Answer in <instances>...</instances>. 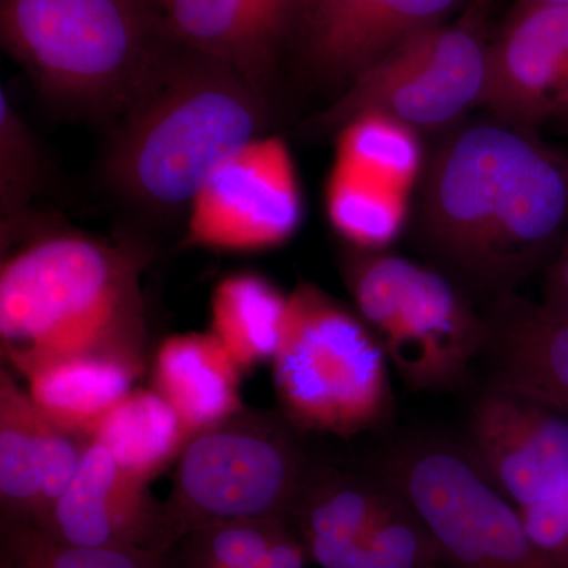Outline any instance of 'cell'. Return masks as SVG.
Wrapping results in <instances>:
<instances>
[{
    "label": "cell",
    "mask_w": 568,
    "mask_h": 568,
    "mask_svg": "<svg viewBox=\"0 0 568 568\" xmlns=\"http://www.w3.org/2000/svg\"><path fill=\"white\" fill-rule=\"evenodd\" d=\"M568 230V152L504 122L452 134L424 173L420 233L459 291L514 294Z\"/></svg>",
    "instance_id": "obj_1"
},
{
    "label": "cell",
    "mask_w": 568,
    "mask_h": 568,
    "mask_svg": "<svg viewBox=\"0 0 568 568\" xmlns=\"http://www.w3.org/2000/svg\"><path fill=\"white\" fill-rule=\"evenodd\" d=\"M265 91L226 63L173 44L118 119L104 159L112 192L153 216L189 212L211 175L264 136Z\"/></svg>",
    "instance_id": "obj_2"
},
{
    "label": "cell",
    "mask_w": 568,
    "mask_h": 568,
    "mask_svg": "<svg viewBox=\"0 0 568 568\" xmlns=\"http://www.w3.org/2000/svg\"><path fill=\"white\" fill-rule=\"evenodd\" d=\"M144 250L74 233L44 234L0 271V339L11 366L73 355L141 357Z\"/></svg>",
    "instance_id": "obj_3"
},
{
    "label": "cell",
    "mask_w": 568,
    "mask_h": 568,
    "mask_svg": "<svg viewBox=\"0 0 568 568\" xmlns=\"http://www.w3.org/2000/svg\"><path fill=\"white\" fill-rule=\"evenodd\" d=\"M0 40L47 99L115 121L174 44L149 0H0Z\"/></svg>",
    "instance_id": "obj_4"
},
{
    "label": "cell",
    "mask_w": 568,
    "mask_h": 568,
    "mask_svg": "<svg viewBox=\"0 0 568 568\" xmlns=\"http://www.w3.org/2000/svg\"><path fill=\"white\" fill-rule=\"evenodd\" d=\"M388 361L372 328L313 284L287 294L272 366L282 414L301 433L354 437L394 407Z\"/></svg>",
    "instance_id": "obj_5"
},
{
    "label": "cell",
    "mask_w": 568,
    "mask_h": 568,
    "mask_svg": "<svg viewBox=\"0 0 568 568\" xmlns=\"http://www.w3.org/2000/svg\"><path fill=\"white\" fill-rule=\"evenodd\" d=\"M357 315L413 392L457 390L485 342L484 315L446 275L383 250L345 261Z\"/></svg>",
    "instance_id": "obj_6"
},
{
    "label": "cell",
    "mask_w": 568,
    "mask_h": 568,
    "mask_svg": "<svg viewBox=\"0 0 568 568\" xmlns=\"http://www.w3.org/2000/svg\"><path fill=\"white\" fill-rule=\"evenodd\" d=\"M298 433L283 414L242 409L193 436L164 503L170 551L212 523L290 519L313 470Z\"/></svg>",
    "instance_id": "obj_7"
},
{
    "label": "cell",
    "mask_w": 568,
    "mask_h": 568,
    "mask_svg": "<svg viewBox=\"0 0 568 568\" xmlns=\"http://www.w3.org/2000/svg\"><path fill=\"white\" fill-rule=\"evenodd\" d=\"M376 470L424 519L440 568H568L538 547L518 507L485 480L462 447L406 440L388 448Z\"/></svg>",
    "instance_id": "obj_8"
},
{
    "label": "cell",
    "mask_w": 568,
    "mask_h": 568,
    "mask_svg": "<svg viewBox=\"0 0 568 568\" xmlns=\"http://www.w3.org/2000/svg\"><path fill=\"white\" fill-rule=\"evenodd\" d=\"M487 55L488 44L467 26L425 29L355 78L313 126L339 132L368 114L387 115L413 130L450 125L480 104Z\"/></svg>",
    "instance_id": "obj_9"
},
{
    "label": "cell",
    "mask_w": 568,
    "mask_h": 568,
    "mask_svg": "<svg viewBox=\"0 0 568 568\" xmlns=\"http://www.w3.org/2000/svg\"><path fill=\"white\" fill-rule=\"evenodd\" d=\"M302 194L286 144L261 136L211 175L186 212V242L223 252H260L293 237Z\"/></svg>",
    "instance_id": "obj_10"
},
{
    "label": "cell",
    "mask_w": 568,
    "mask_h": 568,
    "mask_svg": "<svg viewBox=\"0 0 568 568\" xmlns=\"http://www.w3.org/2000/svg\"><path fill=\"white\" fill-rule=\"evenodd\" d=\"M462 448L515 507L547 503L568 488V417L510 388L487 384Z\"/></svg>",
    "instance_id": "obj_11"
},
{
    "label": "cell",
    "mask_w": 568,
    "mask_h": 568,
    "mask_svg": "<svg viewBox=\"0 0 568 568\" xmlns=\"http://www.w3.org/2000/svg\"><path fill=\"white\" fill-rule=\"evenodd\" d=\"M28 525L77 547L170 551L164 503L152 496L148 481L126 473L91 440L69 487Z\"/></svg>",
    "instance_id": "obj_12"
},
{
    "label": "cell",
    "mask_w": 568,
    "mask_h": 568,
    "mask_svg": "<svg viewBox=\"0 0 568 568\" xmlns=\"http://www.w3.org/2000/svg\"><path fill=\"white\" fill-rule=\"evenodd\" d=\"M568 97V7L521 6L488 47L480 104L500 122L534 130Z\"/></svg>",
    "instance_id": "obj_13"
},
{
    "label": "cell",
    "mask_w": 568,
    "mask_h": 568,
    "mask_svg": "<svg viewBox=\"0 0 568 568\" xmlns=\"http://www.w3.org/2000/svg\"><path fill=\"white\" fill-rule=\"evenodd\" d=\"M463 0H308L298 37L321 80L351 84L402 41L444 24Z\"/></svg>",
    "instance_id": "obj_14"
},
{
    "label": "cell",
    "mask_w": 568,
    "mask_h": 568,
    "mask_svg": "<svg viewBox=\"0 0 568 568\" xmlns=\"http://www.w3.org/2000/svg\"><path fill=\"white\" fill-rule=\"evenodd\" d=\"M308 0H163L168 36L179 47L226 63L267 88L280 58L298 43Z\"/></svg>",
    "instance_id": "obj_15"
},
{
    "label": "cell",
    "mask_w": 568,
    "mask_h": 568,
    "mask_svg": "<svg viewBox=\"0 0 568 568\" xmlns=\"http://www.w3.org/2000/svg\"><path fill=\"white\" fill-rule=\"evenodd\" d=\"M89 440L44 416L10 372L0 375L3 523H36L69 487Z\"/></svg>",
    "instance_id": "obj_16"
},
{
    "label": "cell",
    "mask_w": 568,
    "mask_h": 568,
    "mask_svg": "<svg viewBox=\"0 0 568 568\" xmlns=\"http://www.w3.org/2000/svg\"><path fill=\"white\" fill-rule=\"evenodd\" d=\"M480 357L488 386L510 388L568 417V316L508 294L488 306Z\"/></svg>",
    "instance_id": "obj_17"
},
{
    "label": "cell",
    "mask_w": 568,
    "mask_h": 568,
    "mask_svg": "<svg viewBox=\"0 0 568 568\" xmlns=\"http://www.w3.org/2000/svg\"><path fill=\"white\" fill-rule=\"evenodd\" d=\"M388 491L377 470L368 477L313 467L290 517L308 559L321 568H376L369 537Z\"/></svg>",
    "instance_id": "obj_18"
},
{
    "label": "cell",
    "mask_w": 568,
    "mask_h": 568,
    "mask_svg": "<svg viewBox=\"0 0 568 568\" xmlns=\"http://www.w3.org/2000/svg\"><path fill=\"white\" fill-rule=\"evenodd\" d=\"M242 372L211 334L171 336L153 362V390L170 403L190 439L241 413Z\"/></svg>",
    "instance_id": "obj_19"
},
{
    "label": "cell",
    "mask_w": 568,
    "mask_h": 568,
    "mask_svg": "<svg viewBox=\"0 0 568 568\" xmlns=\"http://www.w3.org/2000/svg\"><path fill=\"white\" fill-rule=\"evenodd\" d=\"M141 366L134 355H73L43 362L22 377L44 416L89 440L93 426L133 390Z\"/></svg>",
    "instance_id": "obj_20"
},
{
    "label": "cell",
    "mask_w": 568,
    "mask_h": 568,
    "mask_svg": "<svg viewBox=\"0 0 568 568\" xmlns=\"http://www.w3.org/2000/svg\"><path fill=\"white\" fill-rule=\"evenodd\" d=\"M89 440L122 469L151 481L181 457L189 433L170 403L155 390H132L93 426Z\"/></svg>",
    "instance_id": "obj_21"
},
{
    "label": "cell",
    "mask_w": 568,
    "mask_h": 568,
    "mask_svg": "<svg viewBox=\"0 0 568 568\" xmlns=\"http://www.w3.org/2000/svg\"><path fill=\"white\" fill-rule=\"evenodd\" d=\"M287 295L252 274L227 276L213 291L209 334L242 373L272 361L282 336Z\"/></svg>",
    "instance_id": "obj_22"
},
{
    "label": "cell",
    "mask_w": 568,
    "mask_h": 568,
    "mask_svg": "<svg viewBox=\"0 0 568 568\" xmlns=\"http://www.w3.org/2000/svg\"><path fill=\"white\" fill-rule=\"evenodd\" d=\"M332 224L358 250H383L406 219V192L335 164L327 190Z\"/></svg>",
    "instance_id": "obj_23"
},
{
    "label": "cell",
    "mask_w": 568,
    "mask_h": 568,
    "mask_svg": "<svg viewBox=\"0 0 568 568\" xmlns=\"http://www.w3.org/2000/svg\"><path fill=\"white\" fill-rule=\"evenodd\" d=\"M336 164L407 192L422 168L416 130L387 115L354 119L339 130Z\"/></svg>",
    "instance_id": "obj_24"
},
{
    "label": "cell",
    "mask_w": 568,
    "mask_h": 568,
    "mask_svg": "<svg viewBox=\"0 0 568 568\" xmlns=\"http://www.w3.org/2000/svg\"><path fill=\"white\" fill-rule=\"evenodd\" d=\"M291 528L290 519H233L201 526L168 552L171 568H256Z\"/></svg>",
    "instance_id": "obj_25"
},
{
    "label": "cell",
    "mask_w": 568,
    "mask_h": 568,
    "mask_svg": "<svg viewBox=\"0 0 568 568\" xmlns=\"http://www.w3.org/2000/svg\"><path fill=\"white\" fill-rule=\"evenodd\" d=\"M0 568H171L151 549L63 544L28 523H3Z\"/></svg>",
    "instance_id": "obj_26"
},
{
    "label": "cell",
    "mask_w": 568,
    "mask_h": 568,
    "mask_svg": "<svg viewBox=\"0 0 568 568\" xmlns=\"http://www.w3.org/2000/svg\"><path fill=\"white\" fill-rule=\"evenodd\" d=\"M43 181L40 149L28 123L0 93V219L2 241L20 233Z\"/></svg>",
    "instance_id": "obj_27"
},
{
    "label": "cell",
    "mask_w": 568,
    "mask_h": 568,
    "mask_svg": "<svg viewBox=\"0 0 568 568\" xmlns=\"http://www.w3.org/2000/svg\"><path fill=\"white\" fill-rule=\"evenodd\" d=\"M369 548L376 568H440L435 538L394 484L369 537Z\"/></svg>",
    "instance_id": "obj_28"
},
{
    "label": "cell",
    "mask_w": 568,
    "mask_h": 568,
    "mask_svg": "<svg viewBox=\"0 0 568 568\" xmlns=\"http://www.w3.org/2000/svg\"><path fill=\"white\" fill-rule=\"evenodd\" d=\"M518 510L538 547L568 564V488L547 503Z\"/></svg>",
    "instance_id": "obj_29"
},
{
    "label": "cell",
    "mask_w": 568,
    "mask_h": 568,
    "mask_svg": "<svg viewBox=\"0 0 568 568\" xmlns=\"http://www.w3.org/2000/svg\"><path fill=\"white\" fill-rule=\"evenodd\" d=\"M541 305L568 316V239L564 237L558 252L544 268V301Z\"/></svg>",
    "instance_id": "obj_30"
},
{
    "label": "cell",
    "mask_w": 568,
    "mask_h": 568,
    "mask_svg": "<svg viewBox=\"0 0 568 568\" xmlns=\"http://www.w3.org/2000/svg\"><path fill=\"white\" fill-rule=\"evenodd\" d=\"M308 560L304 544L291 525L290 530L276 541L267 558L256 568H305Z\"/></svg>",
    "instance_id": "obj_31"
},
{
    "label": "cell",
    "mask_w": 568,
    "mask_h": 568,
    "mask_svg": "<svg viewBox=\"0 0 568 568\" xmlns=\"http://www.w3.org/2000/svg\"><path fill=\"white\" fill-rule=\"evenodd\" d=\"M521 6L568 7V0H519Z\"/></svg>",
    "instance_id": "obj_32"
},
{
    "label": "cell",
    "mask_w": 568,
    "mask_h": 568,
    "mask_svg": "<svg viewBox=\"0 0 568 568\" xmlns=\"http://www.w3.org/2000/svg\"><path fill=\"white\" fill-rule=\"evenodd\" d=\"M555 122H558L559 125L564 126V129H568V97L566 99V102L562 103V106H560L558 115H556Z\"/></svg>",
    "instance_id": "obj_33"
},
{
    "label": "cell",
    "mask_w": 568,
    "mask_h": 568,
    "mask_svg": "<svg viewBox=\"0 0 568 568\" xmlns=\"http://www.w3.org/2000/svg\"><path fill=\"white\" fill-rule=\"evenodd\" d=\"M149 2H151L153 7H156V9L160 10V6H162L163 0H149Z\"/></svg>",
    "instance_id": "obj_34"
},
{
    "label": "cell",
    "mask_w": 568,
    "mask_h": 568,
    "mask_svg": "<svg viewBox=\"0 0 568 568\" xmlns=\"http://www.w3.org/2000/svg\"><path fill=\"white\" fill-rule=\"evenodd\" d=\"M566 237L568 239V230H567V234H566Z\"/></svg>",
    "instance_id": "obj_35"
}]
</instances>
